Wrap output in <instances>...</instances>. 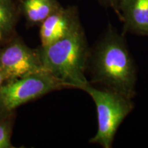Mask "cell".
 <instances>
[{
  "label": "cell",
  "mask_w": 148,
  "mask_h": 148,
  "mask_svg": "<svg viewBox=\"0 0 148 148\" xmlns=\"http://www.w3.org/2000/svg\"><path fill=\"white\" fill-rule=\"evenodd\" d=\"M64 88L65 85L46 71L9 81L0 88V117L13 114L29 101Z\"/></svg>",
  "instance_id": "obj_4"
},
{
  "label": "cell",
  "mask_w": 148,
  "mask_h": 148,
  "mask_svg": "<svg viewBox=\"0 0 148 148\" xmlns=\"http://www.w3.org/2000/svg\"><path fill=\"white\" fill-rule=\"evenodd\" d=\"M86 73L91 84L133 99L136 95L137 67L129 50L125 35L109 24L90 48Z\"/></svg>",
  "instance_id": "obj_1"
},
{
  "label": "cell",
  "mask_w": 148,
  "mask_h": 148,
  "mask_svg": "<svg viewBox=\"0 0 148 148\" xmlns=\"http://www.w3.org/2000/svg\"><path fill=\"white\" fill-rule=\"evenodd\" d=\"M95 1H97L103 8L112 9L117 16L119 21H121V16L119 8L120 0H95Z\"/></svg>",
  "instance_id": "obj_11"
},
{
  "label": "cell",
  "mask_w": 148,
  "mask_h": 148,
  "mask_svg": "<svg viewBox=\"0 0 148 148\" xmlns=\"http://www.w3.org/2000/svg\"><path fill=\"white\" fill-rule=\"evenodd\" d=\"M38 51L44 70L66 88L80 89L89 82L86 73L90 47L82 25Z\"/></svg>",
  "instance_id": "obj_2"
},
{
  "label": "cell",
  "mask_w": 148,
  "mask_h": 148,
  "mask_svg": "<svg viewBox=\"0 0 148 148\" xmlns=\"http://www.w3.org/2000/svg\"><path fill=\"white\" fill-rule=\"evenodd\" d=\"M14 113L0 117V148H15L11 141Z\"/></svg>",
  "instance_id": "obj_10"
},
{
  "label": "cell",
  "mask_w": 148,
  "mask_h": 148,
  "mask_svg": "<svg viewBox=\"0 0 148 148\" xmlns=\"http://www.w3.org/2000/svg\"><path fill=\"white\" fill-rule=\"evenodd\" d=\"M57 0H21V10L27 23L39 25L48 16L60 8Z\"/></svg>",
  "instance_id": "obj_8"
},
{
  "label": "cell",
  "mask_w": 148,
  "mask_h": 148,
  "mask_svg": "<svg viewBox=\"0 0 148 148\" xmlns=\"http://www.w3.org/2000/svg\"><path fill=\"white\" fill-rule=\"evenodd\" d=\"M81 25L77 7L62 6L40 24V46L44 47L64 38Z\"/></svg>",
  "instance_id": "obj_6"
},
{
  "label": "cell",
  "mask_w": 148,
  "mask_h": 148,
  "mask_svg": "<svg viewBox=\"0 0 148 148\" xmlns=\"http://www.w3.org/2000/svg\"><path fill=\"white\" fill-rule=\"evenodd\" d=\"M0 69L9 81L45 71L38 49H32L15 38L0 47Z\"/></svg>",
  "instance_id": "obj_5"
},
{
  "label": "cell",
  "mask_w": 148,
  "mask_h": 148,
  "mask_svg": "<svg viewBox=\"0 0 148 148\" xmlns=\"http://www.w3.org/2000/svg\"><path fill=\"white\" fill-rule=\"evenodd\" d=\"M123 33L148 37V0H120Z\"/></svg>",
  "instance_id": "obj_7"
},
{
  "label": "cell",
  "mask_w": 148,
  "mask_h": 148,
  "mask_svg": "<svg viewBox=\"0 0 148 148\" xmlns=\"http://www.w3.org/2000/svg\"><path fill=\"white\" fill-rule=\"evenodd\" d=\"M80 90L90 96L96 106L97 131L89 143L111 148L122 122L134 108L132 99L107 88H98L88 82Z\"/></svg>",
  "instance_id": "obj_3"
},
{
  "label": "cell",
  "mask_w": 148,
  "mask_h": 148,
  "mask_svg": "<svg viewBox=\"0 0 148 148\" xmlns=\"http://www.w3.org/2000/svg\"><path fill=\"white\" fill-rule=\"evenodd\" d=\"M18 14L14 0H0V41L13 32Z\"/></svg>",
  "instance_id": "obj_9"
},
{
  "label": "cell",
  "mask_w": 148,
  "mask_h": 148,
  "mask_svg": "<svg viewBox=\"0 0 148 148\" xmlns=\"http://www.w3.org/2000/svg\"><path fill=\"white\" fill-rule=\"evenodd\" d=\"M8 80L7 79V77H5L4 73H3L2 71L0 69V88L3 86V84H5V83L8 82Z\"/></svg>",
  "instance_id": "obj_12"
}]
</instances>
